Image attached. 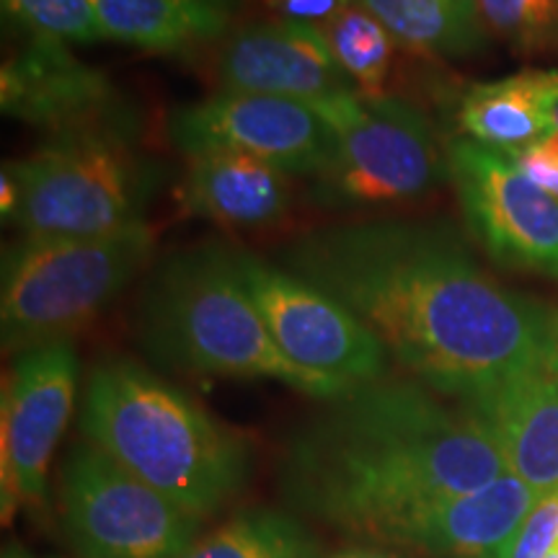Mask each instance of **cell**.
<instances>
[{"label":"cell","instance_id":"7402d4cb","mask_svg":"<svg viewBox=\"0 0 558 558\" xmlns=\"http://www.w3.org/2000/svg\"><path fill=\"white\" fill-rule=\"evenodd\" d=\"M344 70L354 88L365 96H386V86L396 60V39L390 32L362 9L357 0L333 13L331 19L313 24Z\"/></svg>","mask_w":558,"mask_h":558},{"label":"cell","instance_id":"2e32d148","mask_svg":"<svg viewBox=\"0 0 558 558\" xmlns=\"http://www.w3.org/2000/svg\"><path fill=\"white\" fill-rule=\"evenodd\" d=\"M535 499L533 488L507 471L478 492L418 512L390 546L429 558H509Z\"/></svg>","mask_w":558,"mask_h":558},{"label":"cell","instance_id":"8fae6325","mask_svg":"<svg viewBox=\"0 0 558 558\" xmlns=\"http://www.w3.org/2000/svg\"><path fill=\"white\" fill-rule=\"evenodd\" d=\"M169 140L184 156L233 150L313 179L329 169L337 150L331 128L308 104L222 90L173 111Z\"/></svg>","mask_w":558,"mask_h":558},{"label":"cell","instance_id":"ba28073f","mask_svg":"<svg viewBox=\"0 0 558 558\" xmlns=\"http://www.w3.org/2000/svg\"><path fill=\"white\" fill-rule=\"evenodd\" d=\"M60 505L78 558H177L202 530V518L90 442L75 445L62 463Z\"/></svg>","mask_w":558,"mask_h":558},{"label":"cell","instance_id":"7c38bea8","mask_svg":"<svg viewBox=\"0 0 558 558\" xmlns=\"http://www.w3.org/2000/svg\"><path fill=\"white\" fill-rule=\"evenodd\" d=\"M78 388V354L58 341L19 354L3 388L0 422V473H3V522L19 501L41 507L47 497L50 458L73 414Z\"/></svg>","mask_w":558,"mask_h":558},{"label":"cell","instance_id":"4dcf8cb0","mask_svg":"<svg viewBox=\"0 0 558 558\" xmlns=\"http://www.w3.org/2000/svg\"><path fill=\"white\" fill-rule=\"evenodd\" d=\"M3 558H32V556L24 554V550H19V548H9V550H5Z\"/></svg>","mask_w":558,"mask_h":558},{"label":"cell","instance_id":"44dd1931","mask_svg":"<svg viewBox=\"0 0 558 558\" xmlns=\"http://www.w3.org/2000/svg\"><path fill=\"white\" fill-rule=\"evenodd\" d=\"M177 558H320V554L318 543L295 518L254 507L199 535Z\"/></svg>","mask_w":558,"mask_h":558},{"label":"cell","instance_id":"30bf717a","mask_svg":"<svg viewBox=\"0 0 558 558\" xmlns=\"http://www.w3.org/2000/svg\"><path fill=\"white\" fill-rule=\"evenodd\" d=\"M448 171L471 233L501 267L558 279V199L512 158L473 140L448 145Z\"/></svg>","mask_w":558,"mask_h":558},{"label":"cell","instance_id":"4fadbf2b","mask_svg":"<svg viewBox=\"0 0 558 558\" xmlns=\"http://www.w3.org/2000/svg\"><path fill=\"white\" fill-rule=\"evenodd\" d=\"M3 114L52 135L124 124L114 83L70 54L65 41L29 37L0 70Z\"/></svg>","mask_w":558,"mask_h":558},{"label":"cell","instance_id":"9a60e30c","mask_svg":"<svg viewBox=\"0 0 558 558\" xmlns=\"http://www.w3.org/2000/svg\"><path fill=\"white\" fill-rule=\"evenodd\" d=\"M458 403L484 424L507 471L535 497L558 494V367L514 375Z\"/></svg>","mask_w":558,"mask_h":558},{"label":"cell","instance_id":"d4e9b609","mask_svg":"<svg viewBox=\"0 0 558 558\" xmlns=\"http://www.w3.org/2000/svg\"><path fill=\"white\" fill-rule=\"evenodd\" d=\"M558 546V494L535 499L509 558H548Z\"/></svg>","mask_w":558,"mask_h":558},{"label":"cell","instance_id":"f546056e","mask_svg":"<svg viewBox=\"0 0 558 558\" xmlns=\"http://www.w3.org/2000/svg\"><path fill=\"white\" fill-rule=\"evenodd\" d=\"M548 122L550 128L558 130V86L554 88V94H550L548 99Z\"/></svg>","mask_w":558,"mask_h":558},{"label":"cell","instance_id":"4316f807","mask_svg":"<svg viewBox=\"0 0 558 558\" xmlns=\"http://www.w3.org/2000/svg\"><path fill=\"white\" fill-rule=\"evenodd\" d=\"M269 11L288 21H300V24H320L331 19L333 13L344 9L352 0H264Z\"/></svg>","mask_w":558,"mask_h":558},{"label":"cell","instance_id":"3957f363","mask_svg":"<svg viewBox=\"0 0 558 558\" xmlns=\"http://www.w3.org/2000/svg\"><path fill=\"white\" fill-rule=\"evenodd\" d=\"M81 432L124 471L202 520L230 505L248 481L243 435L135 362L109 360L90 369Z\"/></svg>","mask_w":558,"mask_h":558},{"label":"cell","instance_id":"484cf974","mask_svg":"<svg viewBox=\"0 0 558 558\" xmlns=\"http://www.w3.org/2000/svg\"><path fill=\"white\" fill-rule=\"evenodd\" d=\"M507 158H512L514 166L535 186H541L543 192L554 194L558 199V130H550L548 135H543L533 145H527V148L512 153Z\"/></svg>","mask_w":558,"mask_h":558},{"label":"cell","instance_id":"83f0119b","mask_svg":"<svg viewBox=\"0 0 558 558\" xmlns=\"http://www.w3.org/2000/svg\"><path fill=\"white\" fill-rule=\"evenodd\" d=\"M320 558H414V554L396 546H386V543H360V546L339 548Z\"/></svg>","mask_w":558,"mask_h":558},{"label":"cell","instance_id":"ac0fdd59","mask_svg":"<svg viewBox=\"0 0 558 558\" xmlns=\"http://www.w3.org/2000/svg\"><path fill=\"white\" fill-rule=\"evenodd\" d=\"M558 86V70H522L507 78L476 83L456 107L465 140L512 156L548 135V99Z\"/></svg>","mask_w":558,"mask_h":558},{"label":"cell","instance_id":"603a6c76","mask_svg":"<svg viewBox=\"0 0 558 558\" xmlns=\"http://www.w3.org/2000/svg\"><path fill=\"white\" fill-rule=\"evenodd\" d=\"M494 37L520 54L558 52V0H476Z\"/></svg>","mask_w":558,"mask_h":558},{"label":"cell","instance_id":"d6986e66","mask_svg":"<svg viewBox=\"0 0 558 558\" xmlns=\"http://www.w3.org/2000/svg\"><path fill=\"white\" fill-rule=\"evenodd\" d=\"M107 39L148 52H184L228 34L241 0H90Z\"/></svg>","mask_w":558,"mask_h":558},{"label":"cell","instance_id":"e0dca14e","mask_svg":"<svg viewBox=\"0 0 558 558\" xmlns=\"http://www.w3.org/2000/svg\"><path fill=\"white\" fill-rule=\"evenodd\" d=\"M290 173L233 150L190 156L179 199L190 215L230 228L275 226L290 213Z\"/></svg>","mask_w":558,"mask_h":558},{"label":"cell","instance_id":"52a82bcc","mask_svg":"<svg viewBox=\"0 0 558 558\" xmlns=\"http://www.w3.org/2000/svg\"><path fill=\"white\" fill-rule=\"evenodd\" d=\"M313 109L337 137L329 169L316 177V199L324 205H411L450 179L448 148L414 104L354 88Z\"/></svg>","mask_w":558,"mask_h":558},{"label":"cell","instance_id":"7a4b0ae2","mask_svg":"<svg viewBox=\"0 0 558 558\" xmlns=\"http://www.w3.org/2000/svg\"><path fill=\"white\" fill-rule=\"evenodd\" d=\"M292 435L279 486L324 525L390 543L424 509L507 473L494 437L463 403L418 380L349 388Z\"/></svg>","mask_w":558,"mask_h":558},{"label":"cell","instance_id":"1f68e13d","mask_svg":"<svg viewBox=\"0 0 558 558\" xmlns=\"http://www.w3.org/2000/svg\"><path fill=\"white\" fill-rule=\"evenodd\" d=\"M554 556H556V558H558V546H556V550H554Z\"/></svg>","mask_w":558,"mask_h":558},{"label":"cell","instance_id":"6da1fadb","mask_svg":"<svg viewBox=\"0 0 558 558\" xmlns=\"http://www.w3.org/2000/svg\"><path fill=\"white\" fill-rule=\"evenodd\" d=\"M277 267L337 298L388 357L450 401L558 367V313L488 277L448 228H324L284 248Z\"/></svg>","mask_w":558,"mask_h":558},{"label":"cell","instance_id":"ffe728a7","mask_svg":"<svg viewBox=\"0 0 558 558\" xmlns=\"http://www.w3.org/2000/svg\"><path fill=\"white\" fill-rule=\"evenodd\" d=\"M403 50L422 58L460 60L486 47L476 0H357Z\"/></svg>","mask_w":558,"mask_h":558},{"label":"cell","instance_id":"f1b7e54d","mask_svg":"<svg viewBox=\"0 0 558 558\" xmlns=\"http://www.w3.org/2000/svg\"><path fill=\"white\" fill-rule=\"evenodd\" d=\"M16 207H19V184L16 179H13L9 166H3V173H0V215H3V220L11 222Z\"/></svg>","mask_w":558,"mask_h":558},{"label":"cell","instance_id":"8992f818","mask_svg":"<svg viewBox=\"0 0 558 558\" xmlns=\"http://www.w3.org/2000/svg\"><path fill=\"white\" fill-rule=\"evenodd\" d=\"M19 184L11 222L24 239H96L143 222L156 169L137 156L124 124L50 135L5 163Z\"/></svg>","mask_w":558,"mask_h":558},{"label":"cell","instance_id":"277c9868","mask_svg":"<svg viewBox=\"0 0 558 558\" xmlns=\"http://www.w3.org/2000/svg\"><path fill=\"white\" fill-rule=\"evenodd\" d=\"M140 333L153 360L181 373L279 380L318 401L354 388L284 357L220 246L179 251L153 271Z\"/></svg>","mask_w":558,"mask_h":558},{"label":"cell","instance_id":"9c48e42d","mask_svg":"<svg viewBox=\"0 0 558 558\" xmlns=\"http://www.w3.org/2000/svg\"><path fill=\"white\" fill-rule=\"evenodd\" d=\"M226 251L235 279L292 365L349 386L386 378V347L347 305L248 251Z\"/></svg>","mask_w":558,"mask_h":558},{"label":"cell","instance_id":"5bb4252c","mask_svg":"<svg viewBox=\"0 0 558 558\" xmlns=\"http://www.w3.org/2000/svg\"><path fill=\"white\" fill-rule=\"evenodd\" d=\"M222 94H256L313 104L354 90V83L313 24L269 21L239 29L215 62Z\"/></svg>","mask_w":558,"mask_h":558},{"label":"cell","instance_id":"cb8c5ba5","mask_svg":"<svg viewBox=\"0 0 558 558\" xmlns=\"http://www.w3.org/2000/svg\"><path fill=\"white\" fill-rule=\"evenodd\" d=\"M5 19L26 37L96 45L107 39L90 0H0Z\"/></svg>","mask_w":558,"mask_h":558},{"label":"cell","instance_id":"5b68a950","mask_svg":"<svg viewBox=\"0 0 558 558\" xmlns=\"http://www.w3.org/2000/svg\"><path fill=\"white\" fill-rule=\"evenodd\" d=\"M148 222L96 239H24L5 248L0 331L5 352L70 341L94 324L150 262Z\"/></svg>","mask_w":558,"mask_h":558}]
</instances>
